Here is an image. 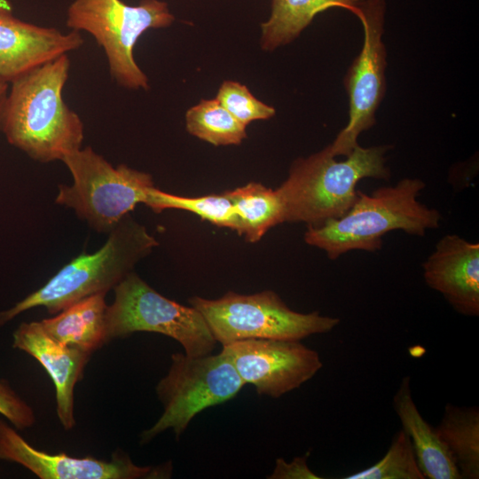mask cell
I'll return each mask as SVG.
<instances>
[{
	"mask_svg": "<svg viewBox=\"0 0 479 479\" xmlns=\"http://www.w3.org/2000/svg\"><path fill=\"white\" fill-rule=\"evenodd\" d=\"M156 246L158 242L146 228L127 215L97 252L78 255L42 287L0 311V326L35 307H44L50 314H57L88 296L106 294Z\"/></svg>",
	"mask_w": 479,
	"mask_h": 479,
	"instance_id": "277c9868",
	"label": "cell"
},
{
	"mask_svg": "<svg viewBox=\"0 0 479 479\" xmlns=\"http://www.w3.org/2000/svg\"><path fill=\"white\" fill-rule=\"evenodd\" d=\"M393 407L408 435L419 467L427 479H461L436 430L421 415L412 395L411 378L404 376L393 397Z\"/></svg>",
	"mask_w": 479,
	"mask_h": 479,
	"instance_id": "2e32d148",
	"label": "cell"
},
{
	"mask_svg": "<svg viewBox=\"0 0 479 479\" xmlns=\"http://www.w3.org/2000/svg\"><path fill=\"white\" fill-rule=\"evenodd\" d=\"M114 290V300L107 310L110 341L136 332H151L178 342L190 357L214 350L217 342L203 316L192 305L163 296L132 271Z\"/></svg>",
	"mask_w": 479,
	"mask_h": 479,
	"instance_id": "9c48e42d",
	"label": "cell"
},
{
	"mask_svg": "<svg viewBox=\"0 0 479 479\" xmlns=\"http://www.w3.org/2000/svg\"><path fill=\"white\" fill-rule=\"evenodd\" d=\"M0 459L23 466L41 479H149L168 478L170 462L140 467L117 450L110 459L48 453L29 444L7 421L0 419Z\"/></svg>",
	"mask_w": 479,
	"mask_h": 479,
	"instance_id": "7c38bea8",
	"label": "cell"
},
{
	"mask_svg": "<svg viewBox=\"0 0 479 479\" xmlns=\"http://www.w3.org/2000/svg\"><path fill=\"white\" fill-rule=\"evenodd\" d=\"M0 415L19 430L31 428L35 422L33 408L4 379H0Z\"/></svg>",
	"mask_w": 479,
	"mask_h": 479,
	"instance_id": "d4e9b609",
	"label": "cell"
},
{
	"mask_svg": "<svg viewBox=\"0 0 479 479\" xmlns=\"http://www.w3.org/2000/svg\"><path fill=\"white\" fill-rule=\"evenodd\" d=\"M12 6L9 0H0V13H12Z\"/></svg>",
	"mask_w": 479,
	"mask_h": 479,
	"instance_id": "83f0119b",
	"label": "cell"
},
{
	"mask_svg": "<svg viewBox=\"0 0 479 479\" xmlns=\"http://www.w3.org/2000/svg\"><path fill=\"white\" fill-rule=\"evenodd\" d=\"M12 347L35 358L51 377L56 392V411L62 427L75 426V388L82 378L91 354L62 344L50 336L40 321L23 322L12 334Z\"/></svg>",
	"mask_w": 479,
	"mask_h": 479,
	"instance_id": "9a60e30c",
	"label": "cell"
},
{
	"mask_svg": "<svg viewBox=\"0 0 479 479\" xmlns=\"http://www.w3.org/2000/svg\"><path fill=\"white\" fill-rule=\"evenodd\" d=\"M62 161L73 184L59 185L56 203L75 209L98 232H110L154 186L152 176L121 164L114 167L90 146L67 155Z\"/></svg>",
	"mask_w": 479,
	"mask_h": 479,
	"instance_id": "52a82bcc",
	"label": "cell"
},
{
	"mask_svg": "<svg viewBox=\"0 0 479 479\" xmlns=\"http://www.w3.org/2000/svg\"><path fill=\"white\" fill-rule=\"evenodd\" d=\"M342 479H425L408 435L400 429L385 455L373 465Z\"/></svg>",
	"mask_w": 479,
	"mask_h": 479,
	"instance_id": "603a6c76",
	"label": "cell"
},
{
	"mask_svg": "<svg viewBox=\"0 0 479 479\" xmlns=\"http://www.w3.org/2000/svg\"><path fill=\"white\" fill-rule=\"evenodd\" d=\"M7 89H8L7 83L0 82V125H1L3 112H4L7 94H8Z\"/></svg>",
	"mask_w": 479,
	"mask_h": 479,
	"instance_id": "4316f807",
	"label": "cell"
},
{
	"mask_svg": "<svg viewBox=\"0 0 479 479\" xmlns=\"http://www.w3.org/2000/svg\"><path fill=\"white\" fill-rule=\"evenodd\" d=\"M188 301L203 316L222 346L258 338L301 341L329 333L340 323V318L318 311H294L272 290L253 294L230 291L218 299L194 296Z\"/></svg>",
	"mask_w": 479,
	"mask_h": 479,
	"instance_id": "8992f818",
	"label": "cell"
},
{
	"mask_svg": "<svg viewBox=\"0 0 479 479\" xmlns=\"http://www.w3.org/2000/svg\"><path fill=\"white\" fill-rule=\"evenodd\" d=\"M426 284L458 313L479 315V244L456 234L438 240L422 264Z\"/></svg>",
	"mask_w": 479,
	"mask_h": 479,
	"instance_id": "5bb4252c",
	"label": "cell"
},
{
	"mask_svg": "<svg viewBox=\"0 0 479 479\" xmlns=\"http://www.w3.org/2000/svg\"><path fill=\"white\" fill-rule=\"evenodd\" d=\"M244 385L224 350L199 357L172 354L169 369L156 386L163 412L141 433L140 443L146 444L167 429L178 439L195 415L232 399Z\"/></svg>",
	"mask_w": 479,
	"mask_h": 479,
	"instance_id": "ba28073f",
	"label": "cell"
},
{
	"mask_svg": "<svg viewBox=\"0 0 479 479\" xmlns=\"http://www.w3.org/2000/svg\"><path fill=\"white\" fill-rule=\"evenodd\" d=\"M389 145H357L344 161H336L330 145L290 166L287 179L275 189L282 222L319 226L342 216L357 198V183L367 177L388 180Z\"/></svg>",
	"mask_w": 479,
	"mask_h": 479,
	"instance_id": "7a4b0ae2",
	"label": "cell"
},
{
	"mask_svg": "<svg viewBox=\"0 0 479 479\" xmlns=\"http://www.w3.org/2000/svg\"><path fill=\"white\" fill-rule=\"evenodd\" d=\"M187 131L213 145H237L247 137V127L215 98L202 99L185 114Z\"/></svg>",
	"mask_w": 479,
	"mask_h": 479,
	"instance_id": "44dd1931",
	"label": "cell"
},
{
	"mask_svg": "<svg viewBox=\"0 0 479 479\" xmlns=\"http://www.w3.org/2000/svg\"><path fill=\"white\" fill-rule=\"evenodd\" d=\"M216 98L246 127L254 121L269 120L276 114L273 106L257 99L247 86L236 81H224Z\"/></svg>",
	"mask_w": 479,
	"mask_h": 479,
	"instance_id": "cb8c5ba5",
	"label": "cell"
},
{
	"mask_svg": "<svg viewBox=\"0 0 479 479\" xmlns=\"http://www.w3.org/2000/svg\"><path fill=\"white\" fill-rule=\"evenodd\" d=\"M461 479L479 478V410L446 404L435 427Z\"/></svg>",
	"mask_w": 479,
	"mask_h": 479,
	"instance_id": "d6986e66",
	"label": "cell"
},
{
	"mask_svg": "<svg viewBox=\"0 0 479 479\" xmlns=\"http://www.w3.org/2000/svg\"><path fill=\"white\" fill-rule=\"evenodd\" d=\"M105 296L103 293L88 296L40 323L59 342L92 355L110 341Z\"/></svg>",
	"mask_w": 479,
	"mask_h": 479,
	"instance_id": "e0dca14e",
	"label": "cell"
},
{
	"mask_svg": "<svg viewBox=\"0 0 479 479\" xmlns=\"http://www.w3.org/2000/svg\"><path fill=\"white\" fill-rule=\"evenodd\" d=\"M67 54L49 61L11 84L1 125L7 141L40 162L62 160L81 149L83 123L63 99Z\"/></svg>",
	"mask_w": 479,
	"mask_h": 479,
	"instance_id": "6da1fadb",
	"label": "cell"
},
{
	"mask_svg": "<svg viewBox=\"0 0 479 479\" xmlns=\"http://www.w3.org/2000/svg\"><path fill=\"white\" fill-rule=\"evenodd\" d=\"M222 347L244 384L273 398L298 389L323 366L319 354L300 341L246 339Z\"/></svg>",
	"mask_w": 479,
	"mask_h": 479,
	"instance_id": "8fae6325",
	"label": "cell"
},
{
	"mask_svg": "<svg viewBox=\"0 0 479 479\" xmlns=\"http://www.w3.org/2000/svg\"><path fill=\"white\" fill-rule=\"evenodd\" d=\"M364 0H271L269 19L261 24L260 46L271 51L290 43L316 15L336 7L353 14Z\"/></svg>",
	"mask_w": 479,
	"mask_h": 479,
	"instance_id": "ac0fdd59",
	"label": "cell"
},
{
	"mask_svg": "<svg viewBox=\"0 0 479 479\" xmlns=\"http://www.w3.org/2000/svg\"><path fill=\"white\" fill-rule=\"evenodd\" d=\"M154 212L176 208L192 212L202 220L219 226L239 231V219L232 200L224 192L200 197H185L152 187L144 202Z\"/></svg>",
	"mask_w": 479,
	"mask_h": 479,
	"instance_id": "7402d4cb",
	"label": "cell"
},
{
	"mask_svg": "<svg viewBox=\"0 0 479 479\" xmlns=\"http://www.w3.org/2000/svg\"><path fill=\"white\" fill-rule=\"evenodd\" d=\"M82 43L78 31L63 33L22 21L12 13H0V82L12 83Z\"/></svg>",
	"mask_w": 479,
	"mask_h": 479,
	"instance_id": "4fadbf2b",
	"label": "cell"
},
{
	"mask_svg": "<svg viewBox=\"0 0 479 479\" xmlns=\"http://www.w3.org/2000/svg\"><path fill=\"white\" fill-rule=\"evenodd\" d=\"M308 455L296 457L291 462L284 459H277L272 473L267 476L269 479H320L313 473L307 464Z\"/></svg>",
	"mask_w": 479,
	"mask_h": 479,
	"instance_id": "484cf974",
	"label": "cell"
},
{
	"mask_svg": "<svg viewBox=\"0 0 479 479\" xmlns=\"http://www.w3.org/2000/svg\"><path fill=\"white\" fill-rule=\"evenodd\" d=\"M385 13V0H364L354 13L364 28V43L344 78L349 121L330 145L335 157L349 155L358 145V136L375 123V113L386 90Z\"/></svg>",
	"mask_w": 479,
	"mask_h": 479,
	"instance_id": "30bf717a",
	"label": "cell"
},
{
	"mask_svg": "<svg viewBox=\"0 0 479 479\" xmlns=\"http://www.w3.org/2000/svg\"><path fill=\"white\" fill-rule=\"evenodd\" d=\"M425 186L420 179L404 178L372 194L357 190V198L347 213L319 226L308 225L304 241L335 260L351 250L381 249L382 237L391 231L424 236L428 230L438 228L442 219L438 210L417 200Z\"/></svg>",
	"mask_w": 479,
	"mask_h": 479,
	"instance_id": "3957f363",
	"label": "cell"
},
{
	"mask_svg": "<svg viewBox=\"0 0 479 479\" xmlns=\"http://www.w3.org/2000/svg\"><path fill=\"white\" fill-rule=\"evenodd\" d=\"M232 200L239 219V235L255 243L282 222V208L276 190L250 182L224 192Z\"/></svg>",
	"mask_w": 479,
	"mask_h": 479,
	"instance_id": "ffe728a7",
	"label": "cell"
},
{
	"mask_svg": "<svg viewBox=\"0 0 479 479\" xmlns=\"http://www.w3.org/2000/svg\"><path fill=\"white\" fill-rule=\"evenodd\" d=\"M175 20L166 2L141 0H75L67 8V27L91 35L104 50L114 81L129 90H148L146 75L137 64L134 48L148 29L169 27Z\"/></svg>",
	"mask_w": 479,
	"mask_h": 479,
	"instance_id": "5b68a950",
	"label": "cell"
}]
</instances>
